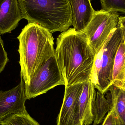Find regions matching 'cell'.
Masks as SVG:
<instances>
[{
	"instance_id": "1",
	"label": "cell",
	"mask_w": 125,
	"mask_h": 125,
	"mask_svg": "<svg viewBox=\"0 0 125 125\" xmlns=\"http://www.w3.org/2000/svg\"><path fill=\"white\" fill-rule=\"evenodd\" d=\"M55 56L65 86L90 80L95 55L82 31L70 28L58 37Z\"/></svg>"
},
{
	"instance_id": "2",
	"label": "cell",
	"mask_w": 125,
	"mask_h": 125,
	"mask_svg": "<svg viewBox=\"0 0 125 125\" xmlns=\"http://www.w3.org/2000/svg\"><path fill=\"white\" fill-rule=\"evenodd\" d=\"M20 56L21 77L26 86L36 72L55 55L52 33L36 23H28L17 37Z\"/></svg>"
},
{
	"instance_id": "3",
	"label": "cell",
	"mask_w": 125,
	"mask_h": 125,
	"mask_svg": "<svg viewBox=\"0 0 125 125\" xmlns=\"http://www.w3.org/2000/svg\"><path fill=\"white\" fill-rule=\"evenodd\" d=\"M23 19L36 23L51 33L64 32L73 24L69 0H18Z\"/></svg>"
},
{
	"instance_id": "4",
	"label": "cell",
	"mask_w": 125,
	"mask_h": 125,
	"mask_svg": "<svg viewBox=\"0 0 125 125\" xmlns=\"http://www.w3.org/2000/svg\"><path fill=\"white\" fill-rule=\"evenodd\" d=\"M122 39L121 27L118 24L95 56L90 80L95 88L103 94L112 84L115 58Z\"/></svg>"
},
{
	"instance_id": "5",
	"label": "cell",
	"mask_w": 125,
	"mask_h": 125,
	"mask_svg": "<svg viewBox=\"0 0 125 125\" xmlns=\"http://www.w3.org/2000/svg\"><path fill=\"white\" fill-rule=\"evenodd\" d=\"M119 14L101 9L95 11L86 27L82 31L94 55L100 51L111 32L117 26Z\"/></svg>"
},
{
	"instance_id": "6",
	"label": "cell",
	"mask_w": 125,
	"mask_h": 125,
	"mask_svg": "<svg viewBox=\"0 0 125 125\" xmlns=\"http://www.w3.org/2000/svg\"><path fill=\"white\" fill-rule=\"evenodd\" d=\"M61 85H64V82L55 55L36 72L29 84L25 85L26 98H34Z\"/></svg>"
},
{
	"instance_id": "7",
	"label": "cell",
	"mask_w": 125,
	"mask_h": 125,
	"mask_svg": "<svg viewBox=\"0 0 125 125\" xmlns=\"http://www.w3.org/2000/svg\"><path fill=\"white\" fill-rule=\"evenodd\" d=\"M16 87L9 90H0V125L15 115L28 114L25 83L22 77Z\"/></svg>"
},
{
	"instance_id": "8",
	"label": "cell",
	"mask_w": 125,
	"mask_h": 125,
	"mask_svg": "<svg viewBox=\"0 0 125 125\" xmlns=\"http://www.w3.org/2000/svg\"><path fill=\"white\" fill-rule=\"evenodd\" d=\"M83 83L65 87L62 106L57 119V125H83L79 115L78 101Z\"/></svg>"
},
{
	"instance_id": "9",
	"label": "cell",
	"mask_w": 125,
	"mask_h": 125,
	"mask_svg": "<svg viewBox=\"0 0 125 125\" xmlns=\"http://www.w3.org/2000/svg\"><path fill=\"white\" fill-rule=\"evenodd\" d=\"M23 19L18 0H0V34L10 33Z\"/></svg>"
},
{
	"instance_id": "10",
	"label": "cell",
	"mask_w": 125,
	"mask_h": 125,
	"mask_svg": "<svg viewBox=\"0 0 125 125\" xmlns=\"http://www.w3.org/2000/svg\"><path fill=\"white\" fill-rule=\"evenodd\" d=\"M73 12V28L82 31L88 25L92 18L95 11L91 0H69Z\"/></svg>"
},
{
	"instance_id": "11",
	"label": "cell",
	"mask_w": 125,
	"mask_h": 125,
	"mask_svg": "<svg viewBox=\"0 0 125 125\" xmlns=\"http://www.w3.org/2000/svg\"><path fill=\"white\" fill-rule=\"evenodd\" d=\"M95 90L94 86L91 80L84 82L78 101L79 117L83 125H89L93 122L92 104Z\"/></svg>"
},
{
	"instance_id": "12",
	"label": "cell",
	"mask_w": 125,
	"mask_h": 125,
	"mask_svg": "<svg viewBox=\"0 0 125 125\" xmlns=\"http://www.w3.org/2000/svg\"><path fill=\"white\" fill-rule=\"evenodd\" d=\"M109 99L120 125H125V86L111 85L105 93Z\"/></svg>"
},
{
	"instance_id": "13",
	"label": "cell",
	"mask_w": 125,
	"mask_h": 125,
	"mask_svg": "<svg viewBox=\"0 0 125 125\" xmlns=\"http://www.w3.org/2000/svg\"><path fill=\"white\" fill-rule=\"evenodd\" d=\"M112 108L110 100L105 94L95 89L92 104V113L93 125H99L105 118V115Z\"/></svg>"
},
{
	"instance_id": "14",
	"label": "cell",
	"mask_w": 125,
	"mask_h": 125,
	"mask_svg": "<svg viewBox=\"0 0 125 125\" xmlns=\"http://www.w3.org/2000/svg\"><path fill=\"white\" fill-rule=\"evenodd\" d=\"M112 84L125 86V46L123 37L115 58Z\"/></svg>"
},
{
	"instance_id": "15",
	"label": "cell",
	"mask_w": 125,
	"mask_h": 125,
	"mask_svg": "<svg viewBox=\"0 0 125 125\" xmlns=\"http://www.w3.org/2000/svg\"><path fill=\"white\" fill-rule=\"evenodd\" d=\"M1 125H40L28 113L15 115L8 119Z\"/></svg>"
},
{
	"instance_id": "16",
	"label": "cell",
	"mask_w": 125,
	"mask_h": 125,
	"mask_svg": "<svg viewBox=\"0 0 125 125\" xmlns=\"http://www.w3.org/2000/svg\"><path fill=\"white\" fill-rule=\"evenodd\" d=\"M102 9L109 12L125 14V0H100Z\"/></svg>"
},
{
	"instance_id": "17",
	"label": "cell",
	"mask_w": 125,
	"mask_h": 125,
	"mask_svg": "<svg viewBox=\"0 0 125 125\" xmlns=\"http://www.w3.org/2000/svg\"><path fill=\"white\" fill-rule=\"evenodd\" d=\"M9 61L7 53L4 49L3 42L0 34V73L4 70Z\"/></svg>"
},
{
	"instance_id": "18",
	"label": "cell",
	"mask_w": 125,
	"mask_h": 125,
	"mask_svg": "<svg viewBox=\"0 0 125 125\" xmlns=\"http://www.w3.org/2000/svg\"><path fill=\"white\" fill-rule=\"evenodd\" d=\"M102 125H120L113 109L108 113Z\"/></svg>"
},
{
	"instance_id": "19",
	"label": "cell",
	"mask_w": 125,
	"mask_h": 125,
	"mask_svg": "<svg viewBox=\"0 0 125 125\" xmlns=\"http://www.w3.org/2000/svg\"><path fill=\"white\" fill-rule=\"evenodd\" d=\"M118 24L120 27L125 28V16L119 17Z\"/></svg>"
},
{
	"instance_id": "20",
	"label": "cell",
	"mask_w": 125,
	"mask_h": 125,
	"mask_svg": "<svg viewBox=\"0 0 125 125\" xmlns=\"http://www.w3.org/2000/svg\"><path fill=\"white\" fill-rule=\"evenodd\" d=\"M121 27V30H122L123 37V40H124L125 46V28H123V27Z\"/></svg>"
}]
</instances>
